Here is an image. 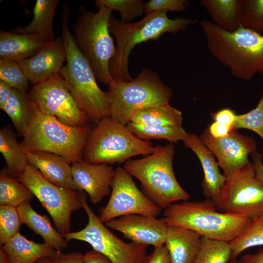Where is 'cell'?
Returning a JSON list of instances; mask_svg holds the SVG:
<instances>
[{
	"mask_svg": "<svg viewBox=\"0 0 263 263\" xmlns=\"http://www.w3.org/2000/svg\"><path fill=\"white\" fill-rule=\"evenodd\" d=\"M143 263H171L165 245L154 247L151 254L146 257Z\"/></svg>",
	"mask_w": 263,
	"mask_h": 263,
	"instance_id": "cell-41",
	"label": "cell"
},
{
	"mask_svg": "<svg viewBox=\"0 0 263 263\" xmlns=\"http://www.w3.org/2000/svg\"><path fill=\"white\" fill-rule=\"evenodd\" d=\"M167 226L193 230L208 239L230 242L247 227L252 219L219 211L209 199L203 201H182L164 209L160 219Z\"/></svg>",
	"mask_w": 263,
	"mask_h": 263,
	"instance_id": "cell-3",
	"label": "cell"
},
{
	"mask_svg": "<svg viewBox=\"0 0 263 263\" xmlns=\"http://www.w3.org/2000/svg\"><path fill=\"white\" fill-rule=\"evenodd\" d=\"M105 225L135 244L151 245L154 247L165 244L167 226L155 217L127 215L109 221Z\"/></svg>",
	"mask_w": 263,
	"mask_h": 263,
	"instance_id": "cell-16",
	"label": "cell"
},
{
	"mask_svg": "<svg viewBox=\"0 0 263 263\" xmlns=\"http://www.w3.org/2000/svg\"><path fill=\"white\" fill-rule=\"evenodd\" d=\"M0 80L24 92H26L30 83L18 62L2 58H0Z\"/></svg>",
	"mask_w": 263,
	"mask_h": 263,
	"instance_id": "cell-36",
	"label": "cell"
},
{
	"mask_svg": "<svg viewBox=\"0 0 263 263\" xmlns=\"http://www.w3.org/2000/svg\"><path fill=\"white\" fill-rule=\"evenodd\" d=\"M199 2L219 28L234 32L241 26L242 0H200Z\"/></svg>",
	"mask_w": 263,
	"mask_h": 263,
	"instance_id": "cell-26",
	"label": "cell"
},
{
	"mask_svg": "<svg viewBox=\"0 0 263 263\" xmlns=\"http://www.w3.org/2000/svg\"><path fill=\"white\" fill-rule=\"evenodd\" d=\"M174 153L173 143L157 146L152 153L140 159H130L123 167L140 181L144 193L162 209L190 198L175 176Z\"/></svg>",
	"mask_w": 263,
	"mask_h": 263,
	"instance_id": "cell-6",
	"label": "cell"
},
{
	"mask_svg": "<svg viewBox=\"0 0 263 263\" xmlns=\"http://www.w3.org/2000/svg\"><path fill=\"white\" fill-rule=\"evenodd\" d=\"M17 179L30 189L47 211L56 230L62 236L70 232L71 214L82 208L79 192L52 184L29 164Z\"/></svg>",
	"mask_w": 263,
	"mask_h": 263,
	"instance_id": "cell-11",
	"label": "cell"
},
{
	"mask_svg": "<svg viewBox=\"0 0 263 263\" xmlns=\"http://www.w3.org/2000/svg\"><path fill=\"white\" fill-rule=\"evenodd\" d=\"M233 128L236 131L241 129L251 130L263 140V93L254 109L245 113L237 115Z\"/></svg>",
	"mask_w": 263,
	"mask_h": 263,
	"instance_id": "cell-37",
	"label": "cell"
},
{
	"mask_svg": "<svg viewBox=\"0 0 263 263\" xmlns=\"http://www.w3.org/2000/svg\"><path fill=\"white\" fill-rule=\"evenodd\" d=\"M58 0H37L32 21L23 27H17L11 32L22 34H37L45 42L55 39L53 19Z\"/></svg>",
	"mask_w": 263,
	"mask_h": 263,
	"instance_id": "cell-25",
	"label": "cell"
},
{
	"mask_svg": "<svg viewBox=\"0 0 263 263\" xmlns=\"http://www.w3.org/2000/svg\"><path fill=\"white\" fill-rule=\"evenodd\" d=\"M127 128L140 139L150 140L165 139L170 143L184 141L188 133L182 126H158L145 125L129 122Z\"/></svg>",
	"mask_w": 263,
	"mask_h": 263,
	"instance_id": "cell-31",
	"label": "cell"
},
{
	"mask_svg": "<svg viewBox=\"0 0 263 263\" xmlns=\"http://www.w3.org/2000/svg\"><path fill=\"white\" fill-rule=\"evenodd\" d=\"M10 263H35L44 257H51L56 251L45 243L27 239L19 231L0 245Z\"/></svg>",
	"mask_w": 263,
	"mask_h": 263,
	"instance_id": "cell-23",
	"label": "cell"
},
{
	"mask_svg": "<svg viewBox=\"0 0 263 263\" xmlns=\"http://www.w3.org/2000/svg\"><path fill=\"white\" fill-rule=\"evenodd\" d=\"M73 181L76 191H85L94 204L100 203L111 192L114 169L108 164H93L83 160L71 165Z\"/></svg>",
	"mask_w": 263,
	"mask_h": 263,
	"instance_id": "cell-17",
	"label": "cell"
},
{
	"mask_svg": "<svg viewBox=\"0 0 263 263\" xmlns=\"http://www.w3.org/2000/svg\"><path fill=\"white\" fill-rule=\"evenodd\" d=\"M200 25L210 54L234 77L250 81L256 75H263V35L241 25L228 32L207 19Z\"/></svg>",
	"mask_w": 263,
	"mask_h": 263,
	"instance_id": "cell-1",
	"label": "cell"
},
{
	"mask_svg": "<svg viewBox=\"0 0 263 263\" xmlns=\"http://www.w3.org/2000/svg\"><path fill=\"white\" fill-rule=\"evenodd\" d=\"M200 137L217 158L219 167L227 178L251 163L249 155L257 150L254 138L234 130L225 137L215 138L206 129Z\"/></svg>",
	"mask_w": 263,
	"mask_h": 263,
	"instance_id": "cell-15",
	"label": "cell"
},
{
	"mask_svg": "<svg viewBox=\"0 0 263 263\" xmlns=\"http://www.w3.org/2000/svg\"><path fill=\"white\" fill-rule=\"evenodd\" d=\"M202 237L188 228L167 226L165 245L171 263H193L200 246Z\"/></svg>",
	"mask_w": 263,
	"mask_h": 263,
	"instance_id": "cell-21",
	"label": "cell"
},
{
	"mask_svg": "<svg viewBox=\"0 0 263 263\" xmlns=\"http://www.w3.org/2000/svg\"><path fill=\"white\" fill-rule=\"evenodd\" d=\"M49 258L51 263H84L83 254L77 252L64 253L56 251Z\"/></svg>",
	"mask_w": 263,
	"mask_h": 263,
	"instance_id": "cell-40",
	"label": "cell"
},
{
	"mask_svg": "<svg viewBox=\"0 0 263 263\" xmlns=\"http://www.w3.org/2000/svg\"><path fill=\"white\" fill-rule=\"evenodd\" d=\"M262 153L257 150L251 155L252 163L253 165L255 176L263 184V163Z\"/></svg>",
	"mask_w": 263,
	"mask_h": 263,
	"instance_id": "cell-44",
	"label": "cell"
},
{
	"mask_svg": "<svg viewBox=\"0 0 263 263\" xmlns=\"http://www.w3.org/2000/svg\"><path fill=\"white\" fill-rule=\"evenodd\" d=\"M22 224L17 207L5 205L0 206V243L3 244L19 232Z\"/></svg>",
	"mask_w": 263,
	"mask_h": 263,
	"instance_id": "cell-38",
	"label": "cell"
},
{
	"mask_svg": "<svg viewBox=\"0 0 263 263\" xmlns=\"http://www.w3.org/2000/svg\"><path fill=\"white\" fill-rule=\"evenodd\" d=\"M210 135L215 138H220L227 136L233 130V127L214 121L207 129Z\"/></svg>",
	"mask_w": 263,
	"mask_h": 263,
	"instance_id": "cell-43",
	"label": "cell"
},
{
	"mask_svg": "<svg viewBox=\"0 0 263 263\" xmlns=\"http://www.w3.org/2000/svg\"><path fill=\"white\" fill-rule=\"evenodd\" d=\"M94 4L97 8L104 6L112 11H118L120 19L127 22L141 16L145 5L142 0H97Z\"/></svg>",
	"mask_w": 263,
	"mask_h": 263,
	"instance_id": "cell-35",
	"label": "cell"
},
{
	"mask_svg": "<svg viewBox=\"0 0 263 263\" xmlns=\"http://www.w3.org/2000/svg\"><path fill=\"white\" fill-rule=\"evenodd\" d=\"M79 194L82 208L88 216V224L79 231L63 235L67 242L76 240L86 242L113 263H143L148 245L127 243L118 238L91 209L86 195L83 192Z\"/></svg>",
	"mask_w": 263,
	"mask_h": 263,
	"instance_id": "cell-10",
	"label": "cell"
},
{
	"mask_svg": "<svg viewBox=\"0 0 263 263\" xmlns=\"http://www.w3.org/2000/svg\"><path fill=\"white\" fill-rule=\"evenodd\" d=\"M66 60L62 37L47 42L33 56L19 62L33 85L43 82L60 73Z\"/></svg>",
	"mask_w": 263,
	"mask_h": 263,
	"instance_id": "cell-18",
	"label": "cell"
},
{
	"mask_svg": "<svg viewBox=\"0 0 263 263\" xmlns=\"http://www.w3.org/2000/svg\"><path fill=\"white\" fill-rule=\"evenodd\" d=\"M241 25L263 34V0H242Z\"/></svg>",
	"mask_w": 263,
	"mask_h": 263,
	"instance_id": "cell-34",
	"label": "cell"
},
{
	"mask_svg": "<svg viewBox=\"0 0 263 263\" xmlns=\"http://www.w3.org/2000/svg\"><path fill=\"white\" fill-rule=\"evenodd\" d=\"M215 204L222 212L251 219L263 213V184L252 162L227 178Z\"/></svg>",
	"mask_w": 263,
	"mask_h": 263,
	"instance_id": "cell-12",
	"label": "cell"
},
{
	"mask_svg": "<svg viewBox=\"0 0 263 263\" xmlns=\"http://www.w3.org/2000/svg\"><path fill=\"white\" fill-rule=\"evenodd\" d=\"M237 115L234 111L229 108L222 109L211 114L214 121L232 127Z\"/></svg>",
	"mask_w": 263,
	"mask_h": 263,
	"instance_id": "cell-42",
	"label": "cell"
},
{
	"mask_svg": "<svg viewBox=\"0 0 263 263\" xmlns=\"http://www.w3.org/2000/svg\"><path fill=\"white\" fill-rule=\"evenodd\" d=\"M31 99L45 113L72 126H82L89 120L75 100L59 73L43 82L33 85Z\"/></svg>",
	"mask_w": 263,
	"mask_h": 263,
	"instance_id": "cell-14",
	"label": "cell"
},
{
	"mask_svg": "<svg viewBox=\"0 0 263 263\" xmlns=\"http://www.w3.org/2000/svg\"><path fill=\"white\" fill-rule=\"evenodd\" d=\"M231 255L228 242L202 237L193 263H227L231 260Z\"/></svg>",
	"mask_w": 263,
	"mask_h": 263,
	"instance_id": "cell-33",
	"label": "cell"
},
{
	"mask_svg": "<svg viewBox=\"0 0 263 263\" xmlns=\"http://www.w3.org/2000/svg\"><path fill=\"white\" fill-rule=\"evenodd\" d=\"M241 260L243 263H263V249L253 254H245Z\"/></svg>",
	"mask_w": 263,
	"mask_h": 263,
	"instance_id": "cell-47",
	"label": "cell"
},
{
	"mask_svg": "<svg viewBox=\"0 0 263 263\" xmlns=\"http://www.w3.org/2000/svg\"><path fill=\"white\" fill-rule=\"evenodd\" d=\"M229 263H243V262L241 259H235L231 260Z\"/></svg>",
	"mask_w": 263,
	"mask_h": 263,
	"instance_id": "cell-50",
	"label": "cell"
},
{
	"mask_svg": "<svg viewBox=\"0 0 263 263\" xmlns=\"http://www.w3.org/2000/svg\"><path fill=\"white\" fill-rule=\"evenodd\" d=\"M181 111L169 104L149 106L135 112L130 122L158 126H182Z\"/></svg>",
	"mask_w": 263,
	"mask_h": 263,
	"instance_id": "cell-28",
	"label": "cell"
},
{
	"mask_svg": "<svg viewBox=\"0 0 263 263\" xmlns=\"http://www.w3.org/2000/svg\"><path fill=\"white\" fill-rule=\"evenodd\" d=\"M188 4L186 0H150L145 3L144 13L147 15L160 11H183Z\"/></svg>",
	"mask_w": 263,
	"mask_h": 263,
	"instance_id": "cell-39",
	"label": "cell"
},
{
	"mask_svg": "<svg viewBox=\"0 0 263 263\" xmlns=\"http://www.w3.org/2000/svg\"><path fill=\"white\" fill-rule=\"evenodd\" d=\"M231 259L248 248L263 245V213L252 219L245 229L235 239L229 242Z\"/></svg>",
	"mask_w": 263,
	"mask_h": 263,
	"instance_id": "cell-32",
	"label": "cell"
},
{
	"mask_svg": "<svg viewBox=\"0 0 263 263\" xmlns=\"http://www.w3.org/2000/svg\"><path fill=\"white\" fill-rule=\"evenodd\" d=\"M95 13L84 7L73 27L75 41L89 62L96 79L107 85L114 81L110 64L116 47L110 35L109 22L112 11L101 6Z\"/></svg>",
	"mask_w": 263,
	"mask_h": 263,
	"instance_id": "cell-8",
	"label": "cell"
},
{
	"mask_svg": "<svg viewBox=\"0 0 263 263\" xmlns=\"http://www.w3.org/2000/svg\"><path fill=\"white\" fill-rule=\"evenodd\" d=\"M123 167L114 169L110 199L98 217L103 223L127 215L157 217L162 209L142 192Z\"/></svg>",
	"mask_w": 263,
	"mask_h": 263,
	"instance_id": "cell-13",
	"label": "cell"
},
{
	"mask_svg": "<svg viewBox=\"0 0 263 263\" xmlns=\"http://www.w3.org/2000/svg\"><path fill=\"white\" fill-rule=\"evenodd\" d=\"M155 147L142 140L126 125L106 117L90 132L83 151L84 161L93 164L126 162L132 157L152 153Z\"/></svg>",
	"mask_w": 263,
	"mask_h": 263,
	"instance_id": "cell-9",
	"label": "cell"
},
{
	"mask_svg": "<svg viewBox=\"0 0 263 263\" xmlns=\"http://www.w3.org/2000/svg\"><path fill=\"white\" fill-rule=\"evenodd\" d=\"M24 151L28 164L37 169L46 180L58 187L76 190L71 163L66 159L48 152Z\"/></svg>",
	"mask_w": 263,
	"mask_h": 263,
	"instance_id": "cell-20",
	"label": "cell"
},
{
	"mask_svg": "<svg viewBox=\"0 0 263 263\" xmlns=\"http://www.w3.org/2000/svg\"><path fill=\"white\" fill-rule=\"evenodd\" d=\"M35 263H51L49 257H44L39 259Z\"/></svg>",
	"mask_w": 263,
	"mask_h": 263,
	"instance_id": "cell-49",
	"label": "cell"
},
{
	"mask_svg": "<svg viewBox=\"0 0 263 263\" xmlns=\"http://www.w3.org/2000/svg\"><path fill=\"white\" fill-rule=\"evenodd\" d=\"M69 10L68 6H65L62 16V38L66 50V63L60 73L89 119L96 123L108 117L107 93L98 86L92 67L75 41L68 27Z\"/></svg>",
	"mask_w": 263,
	"mask_h": 263,
	"instance_id": "cell-5",
	"label": "cell"
},
{
	"mask_svg": "<svg viewBox=\"0 0 263 263\" xmlns=\"http://www.w3.org/2000/svg\"><path fill=\"white\" fill-rule=\"evenodd\" d=\"M0 151L6 164L5 170L17 179L29 164L20 143L10 128L4 127L0 131Z\"/></svg>",
	"mask_w": 263,
	"mask_h": 263,
	"instance_id": "cell-27",
	"label": "cell"
},
{
	"mask_svg": "<svg viewBox=\"0 0 263 263\" xmlns=\"http://www.w3.org/2000/svg\"><path fill=\"white\" fill-rule=\"evenodd\" d=\"M2 111L9 117L18 133L23 136L32 117L29 94L14 89Z\"/></svg>",
	"mask_w": 263,
	"mask_h": 263,
	"instance_id": "cell-29",
	"label": "cell"
},
{
	"mask_svg": "<svg viewBox=\"0 0 263 263\" xmlns=\"http://www.w3.org/2000/svg\"><path fill=\"white\" fill-rule=\"evenodd\" d=\"M32 117L20 143L24 150L59 155L72 164L83 159V151L93 128L65 124L44 113L31 99Z\"/></svg>",
	"mask_w": 263,
	"mask_h": 263,
	"instance_id": "cell-4",
	"label": "cell"
},
{
	"mask_svg": "<svg viewBox=\"0 0 263 263\" xmlns=\"http://www.w3.org/2000/svg\"><path fill=\"white\" fill-rule=\"evenodd\" d=\"M167 11H160L148 14L140 21L130 23L111 17L109 30L115 37L116 47L110 64L111 75L115 81L131 80L128 70L129 56L133 47L149 40H157L166 33L173 34L185 31L197 22L181 17L169 18Z\"/></svg>",
	"mask_w": 263,
	"mask_h": 263,
	"instance_id": "cell-2",
	"label": "cell"
},
{
	"mask_svg": "<svg viewBox=\"0 0 263 263\" xmlns=\"http://www.w3.org/2000/svg\"><path fill=\"white\" fill-rule=\"evenodd\" d=\"M46 43L37 34L0 30V58L20 62L36 54Z\"/></svg>",
	"mask_w": 263,
	"mask_h": 263,
	"instance_id": "cell-22",
	"label": "cell"
},
{
	"mask_svg": "<svg viewBox=\"0 0 263 263\" xmlns=\"http://www.w3.org/2000/svg\"><path fill=\"white\" fill-rule=\"evenodd\" d=\"M83 263H113L106 256L94 250L89 251L83 254Z\"/></svg>",
	"mask_w": 263,
	"mask_h": 263,
	"instance_id": "cell-45",
	"label": "cell"
},
{
	"mask_svg": "<svg viewBox=\"0 0 263 263\" xmlns=\"http://www.w3.org/2000/svg\"><path fill=\"white\" fill-rule=\"evenodd\" d=\"M22 224L26 225L35 233L39 235L44 243L52 247L56 251L61 252L67 246V242L51 225L47 217L37 213L29 201L17 207Z\"/></svg>",
	"mask_w": 263,
	"mask_h": 263,
	"instance_id": "cell-24",
	"label": "cell"
},
{
	"mask_svg": "<svg viewBox=\"0 0 263 263\" xmlns=\"http://www.w3.org/2000/svg\"><path fill=\"white\" fill-rule=\"evenodd\" d=\"M0 263H10L7 255L1 246L0 249Z\"/></svg>",
	"mask_w": 263,
	"mask_h": 263,
	"instance_id": "cell-48",
	"label": "cell"
},
{
	"mask_svg": "<svg viewBox=\"0 0 263 263\" xmlns=\"http://www.w3.org/2000/svg\"><path fill=\"white\" fill-rule=\"evenodd\" d=\"M186 148L190 149L197 155L204 171L202 188L204 195L214 203L227 178L222 174L215 157L195 134H188L183 141Z\"/></svg>",
	"mask_w": 263,
	"mask_h": 263,
	"instance_id": "cell-19",
	"label": "cell"
},
{
	"mask_svg": "<svg viewBox=\"0 0 263 263\" xmlns=\"http://www.w3.org/2000/svg\"><path fill=\"white\" fill-rule=\"evenodd\" d=\"M34 196L32 192L18 179L5 170L0 174V205L17 207L29 201Z\"/></svg>",
	"mask_w": 263,
	"mask_h": 263,
	"instance_id": "cell-30",
	"label": "cell"
},
{
	"mask_svg": "<svg viewBox=\"0 0 263 263\" xmlns=\"http://www.w3.org/2000/svg\"><path fill=\"white\" fill-rule=\"evenodd\" d=\"M12 86L0 80V109L2 110L14 90Z\"/></svg>",
	"mask_w": 263,
	"mask_h": 263,
	"instance_id": "cell-46",
	"label": "cell"
},
{
	"mask_svg": "<svg viewBox=\"0 0 263 263\" xmlns=\"http://www.w3.org/2000/svg\"><path fill=\"white\" fill-rule=\"evenodd\" d=\"M108 117L126 125L136 111L153 105L169 104L170 87L157 74L145 69L130 81H115L108 85L106 92Z\"/></svg>",
	"mask_w": 263,
	"mask_h": 263,
	"instance_id": "cell-7",
	"label": "cell"
}]
</instances>
